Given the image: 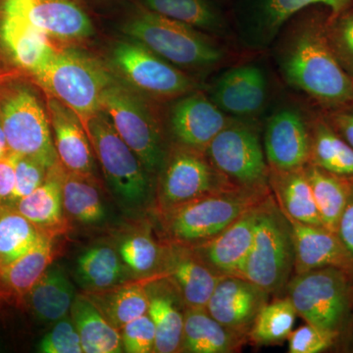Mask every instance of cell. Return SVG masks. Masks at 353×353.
<instances>
[{"instance_id":"cell-1","label":"cell","mask_w":353,"mask_h":353,"mask_svg":"<svg viewBox=\"0 0 353 353\" xmlns=\"http://www.w3.org/2000/svg\"><path fill=\"white\" fill-rule=\"evenodd\" d=\"M327 20L313 15L299 23L281 52L280 67L292 87L338 109L353 104V82L332 50Z\"/></svg>"},{"instance_id":"cell-2","label":"cell","mask_w":353,"mask_h":353,"mask_svg":"<svg viewBox=\"0 0 353 353\" xmlns=\"http://www.w3.org/2000/svg\"><path fill=\"white\" fill-rule=\"evenodd\" d=\"M269 189H239L210 194L159 213L167 241L194 246L224 231L271 194Z\"/></svg>"},{"instance_id":"cell-3","label":"cell","mask_w":353,"mask_h":353,"mask_svg":"<svg viewBox=\"0 0 353 353\" xmlns=\"http://www.w3.org/2000/svg\"><path fill=\"white\" fill-rule=\"evenodd\" d=\"M122 30L128 38L175 66L208 68L224 59V50L199 30L145 7L127 21Z\"/></svg>"},{"instance_id":"cell-4","label":"cell","mask_w":353,"mask_h":353,"mask_svg":"<svg viewBox=\"0 0 353 353\" xmlns=\"http://www.w3.org/2000/svg\"><path fill=\"white\" fill-rule=\"evenodd\" d=\"M294 270L292 225L271 194L260 205L243 278L271 296L285 292Z\"/></svg>"},{"instance_id":"cell-5","label":"cell","mask_w":353,"mask_h":353,"mask_svg":"<svg viewBox=\"0 0 353 353\" xmlns=\"http://www.w3.org/2000/svg\"><path fill=\"white\" fill-rule=\"evenodd\" d=\"M34 78L51 97L73 110L85 128L101 110L104 90L115 81L94 58L73 50L57 51Z\"/></svg>"},{"instance_id":"cell-6","label":"cell","mask_w":353,"mask_h":353,"mask_svg":"<svg viewBox=\"0 0 353 353\" xmlns=\"http://www.w3.org/2000/svg\"><path fill=\"white\" fill-rule=\"evenodd\" d=\"M85 130L111 192L125 208L141 209L152 199L150 173L101 110Z\"/></svg>"},{"instance_id":"cell-7","label":"cell","mask_w":353,"mask_h":353,"mask_svg":"<svg viewBox=\"0 0 353 353\" xmlns=\"http://www.w3.org/2000/svg\"><path fill=\"white\" fill-rule=\"evenodd\" d=\"M101 110L146 170L160 173L167 152L161 130L145 101L131 88L114 81L102 95Z\"/></svg>"},{"instance_id":"cell-8","label":"cell","mask_w":353,"mask_h":353,"mask_svg":"<svg viewBox=\"0 0 353 353\" xmlns=\"http://www.w3.org/2000/svg\"><path fill=\"white\" fill-rule=\"evenodd\" d=\"M285 292L297 315L307 324L339 334L350 312L348 272L326 267L294 275Z\"/></svg>"},{"instance_id":"cell-9","label":"cell","mask_w":353,"mask_h":353,"mask_svg":"<svg viewBox=\"0 0 353 353\" xmlns=\"http://www.w3.org/2000/svg\"><path fill=\"white\" fill-rule=\"evenodd\" d=\"M213 166L205 152L180 145L169 154L157 190L158 214L210 194L239 189Z\"/></svg>"},{"instance_id":"cell-10","label":"cell","mask_w":353,"mask_h":353,"mask_svg":"<svg viewBox=\"0 0 353 353\" xmlns=\"http://www.w3.org/2000/svg\"><path fill=\"white\" fill-rule=\"evenodd\" d=\"M0 123L10 152L31 157L48 169L60 163L50 120L31 90L21 88L9 94L2 103Z\"/></svg>"},{"instance_id":"cell-11","label":"cell","mask_w":353,"mask_h":353,"mask_svg":"<svg viewBox=\"0 0 353 353\" xmlns=\"http://www.w3.org/2000/svg\"><path fill=\"white\" fill-rule=\"evenodd\" d=\"M213 166L236 185L269 189L268 163L259 134L250 125L230 121L205 152Z\"/></svg>"},{"instance_id":"cell-12","label":"cell","mask_w":353,"mask_h":353,"mask_svg":"<svg viewBox=\"0 0 353 353\" xmlns=\"http://www.w3.org/2000/svg\"><path fill=\"white\" fill-rule=\"evenodd\" d=\"M111 61L132 87L153 97H176L196 87L175 65L132 39L115 44Z\"/></svg>"},{"instance_id":"cell-13","label":"cell","mask_w":353,"mask_h":353,"mask_svg":"<svg viewBox=\"0 0 353 353\" xmlns=\"http://www.w3.org/2000/svg\"><path fill=\"white\" fill-rule=\"evenodd\" d=\"M0 14L19 18L53 38L79 39L94 34L92 20L74 0H0Z\"/></svg>"},{"instance_id":"cell-14","label":"cell","mask_w":353,"mask_h":353,"mask_svg":"<svg viewBox=\"0 0 353 353\" xmlns=\"http://www.w3.org/2000/svg\"><path fill=\"white\" fill-rule=\"evenodd\" d=\"M157 275L169 281L187 308H206L221 276L190 245L165 241Z\"/></svg>"},{"instance_id":"cell-15","label":"cell","mask_w":353,"mask_h":353,"mask_svg":"<svg viewBox=\"0 0 353 353\" xmlns=\"http://www.w3.org/2000/svg\"><path fill=\"white\" fill-rule=\"evenodd\" d=\"M264 150L271 170H296L309 163L310 132L299 111L284 108L272 116L265 130Z\"/></svg>"},{"instance_id":"cell-16","label":"cell","mask_w":353,"mask_h":353,"mask_svg":"<svg viewBox=\"0 0 353 353\" xmlns=\"http://www.w3.org/2000/svg\"><path fill=\"white\" fill-rule=\"evenodd\" d=\"M270 294L245 278L224 276L218 281L206 309L209 314L227 328L245 334Z\"/></svg>"},{"instance_id":"cell-17","label":"cell","mask_w":353,"mask_h":353,"mask_svg":"<svg viewBox=\"0 0 353 353\" xmlns=\"http://www.w3.org/2000/svg\"><path fill=\"white\" fill-rule=\"evenodd\" d=\"M261 203L246 211L214 238L192 246L204 263L221 277L243 278Z\"/></svg>"},{"instance_id":"cell-18","label":"cell","mask_w":353,"mask_h":353,"mask_svg":"<svg viewBox=\"0 0 353 353\" xmlns=\"http://www.w3.org/2000/svg\"><path fill=\"white\" fill-rule=\"evenodd\" d=\"M268 83L263 70L254 64L228 70L211 88L210 99L228 115L252 117L264 108Z\"/></svg>"},{"instance_id":"cell-19","label":"cell","mask_w":353,"mask_h":353,"mask_svg":"<svg viewBox=\"0 0 353 353\" xmlns=\"http://www.w3.org/2000/svg\"><path fill=\"white\" fill-rule=\"evenodd\" d=\"M229 118L211 99L194 94L180 99L171 111L172 132L181 145L205 152L229 124Z\"/></svg>"},{"instance_id":"cell-20","label":"cell","mask_w":353,"mask_h":353,"mask_svg":"<svg viewBox=\"0 0 353 353\" xmlns=\"http://www.w3.org/2000/svg\"><path fill=\"white\" fill-rule=\"evenodd\" d=\"M48 110L60 164L74 173L94 175V148L82 120L54 97L48 101Z\"/></svg>"},{"instance_id":"cell-21","label":"cell","mask_w":353,"mask_h":353,"mask_svg":"<svg viewBox=\"0 0 353 353\" xmlns=\"http://www.w3.org/2000/svg\"><path fill=\"white\" fill-rule=\"evenodd\" d=\"M145 285L148 313L154 325L157 336L154 352H180L187 306L174 285L162 276H152L146 281Z\"/></svg>"},{"instance_id":"cell-22","label":"cell","mask_w":353,"mask_h":353,"mask_svg":"<svg viewBox=\"0 0 353 353\" xmlns=\"http://www.w3.org/2000/svg\"><path fill=\"white\" fill-rule=\"evenodd\" d=\"M294 246V275L336 267L353 271V263L338 236L326 228L289 220Z\"/></svg>"},{"instance_id":"cell-23","label":"cell","mask_w":353,"mask_h":353,"mask_svg":"<svg viewBox=\"0 0 353 353\" xmlns=\"http://www.w3.org/2000/svg\"><path fill=\"white\" fill-rule=\"evenodd\" d=\"M48 38L19 18L0 14V41L14 62L34 77L57 52Z\"/></svg>"},{"instance_id":"cell-24","label":"cell","mask_w":353,"mask_h":353,"mask_svg":"<svg viewBox=\"0 0 353 353\" xmlns=\"http://www.w3.org/2000/svg\"><path fill=\"white\" fill-rule=\"evenodd\" d=\"M61 170L60 163L51 168L48 178L38 189L14 206L39 231L53 236L69 230L62 199Z\"/></svg>"},{"instance_id":"cell-25","label":"cell","mask_w":353,"mask_h":353,"mask_svg":"<svg viewBox=\"0 0 353 353\" xmlns=\"http://www.w3.org/2000/svg\"><path fill=\"white\" fill-rule=\"evenodd\" d=\"M248 340L245 334L227 328L209 314L206 308H187L180 352L232 353Z\"/></svg>"},{"instance_id":"cell-26","label":"cell","mask_w":353,"mask_h":353,"mask_svg":"<svg viewBox=\"0 0 353 353\" xmlns=\"http://www.w3.org/2000/svg\"><path fill=\"white\" fill-rule=\"evenodd\" d=\"M269 187L279 208L289 220L322 226L312 189L303 168L271 170ZM323 227V226H322Z\"/></svg>"},{"instance_id":"cell-27","label":"cell","mask_w":353,"mask_h":353,"mask_svg":"<svg viewBox=\"0 0 353 353\" xmlns=\"http://www.w3.org/2000/svg\"><path fill=\"white\" fill-rule=\"evenodd\" d=\"M71 318L78 330L85 353H120V330L109 321L88 294H78L72 304Z\"/></svg>"},{"instance_id":"cell-28","label":"cell","mask_w":353,"mask_h":353,"mask_svg":"<svg viewBox=\"0 0 353 353\" xmlns=\"http://www.w3.org/2000/svg\"><path fill=\"white\" fill-rule=\"evenodd\" d=\"M54 239L43 233L38 243L12 263L0 269V294L23 301L52 264Z\"/></svg>"},{"instance_id":"cell-29","label":"cell","mask_w":353,"mask_h":353,"mask_svg":"<svg viewBox=\"0 0 353 353\" xmlns=\"http://www.w3.org/2000/svg\"><path fill=\"white\" fill-rule=\"evenodd\" d=\"M75 296V288L65 272L51 264L23 301L39 321L57 322L68 315Z\"/></svg>"},{"instance_id":"cell-30","label":"cell","mask_w":353,"mask_h":353,"mask_svg":"<svg viewBox=\"0 0 353 353\" xmlns=\"http://www.w3.org/2000/svg\"><path fill=\"white\" fill-rule=\"evenodd\" d=\"M324 6L331 17L341 15L353 7V0H257L255 27L259 41L268 43L297 13L312 6Z\"/></svg>"},{"instance_id":"cell-31","label":"cell","mask_w":353,"mask_h":353,"mask_svg":"<svg viewBox=\"0 0 353 353\" xmlns=\"http://www.w3.org/2000/svg\"><path fill=\"white\" fill-rule=\"evenodd\" d=\"M62 199L65 213L83 225L101 224L106 209L92 176L74 173L62 166Z\"/></svg>"},{"instance_id":"cell-32","label":"cell","mask_w":353,"mask_h":353,"mask_svg":"<svg viewBox=\"0 0 353 353\" xmlns=\"http://www.w3.org/2000/svg\"><path fill=\"white\" fill-rule=\"evenodd\" d=\"M128 267L111 246L88 248L77 261V278L88 292L111 289L127 281Z\"/></svg>"},{"instance_id":"cell-33","label":"cell","mask_w":353,"mask_h":353,"mask_svg":"<svg viewBox=\"0 0 353 353\" xmlns=\"http://www.w3.org/2000/svg\"><path fill=\"white\" fill-rule=\"evenodd\" d=\"M321 219L322 226L336 234L339 220L347 205L353 181L334 176L315 165L304 167Z\"/></svg>"},{"instance_id":"cell-34","label":"cell","mask_w":353,"mask_h":353,"mask_svg":"<svg viewBox=\"0 0 353 353\" xmlns=\"http://www.w3.org/2000/svg\"><path fill=\"white\" fill-rule=\"evenodd\" d=\"M90 299L117 329L146 314L148 296L145 282L123 283L99 292H88Z\"/></svg>"},{"instance_id":"cell-35","label":"cell","mask_w":353,"mask_h":353,"mask_svg":"<svg viewBox=\"0 0 353 353\" xmlns=\"http://www.w3.org/2000/svg\"><path fill=\"white\" fill-rule=\"evenodd\" d=\"M311 136L310 161L334 176L353 181V148L334 128L318 121Z\"/></svg>"},{"instance_id":"cell-36","label":"cell","mask_w":353,"mask_h":353,"mask_svg":"<svg viewBox=\"0 0 353 353\" xmlns=\"http://www.w3.org/2000/svg\"><path fill=\"white\" fill-rule=\"evenodd\" d=\"M145 8L199 31L221 34L227 22L211 0H143Z\"/></svg>"},{"instance_id":"cell-37","label":"cell","mask_w":353,"mask_h":353,"mask_svg":"<svg viewBox=\"0 0 353 353\" xmlns=\"http://www.w3.org/2000/svg\"><path fill=\"white\" fill-rule=\"evenodd\" d=\"M43 232L14 208L0 206V269L38 243Z\"/></svg>"},{"instance_id":"cell-38","label":"cell","mask_w":353,"mask_h":353,"mask_svg":"<svg viewBox=\"0 0 353 353\" xmlns=\"http://www.w3.org/2000/svg\"><path fill=\"white\" fill-rule=\"evenodd\" d=\"M297 313L289 297H281L265 304L248 333L255 345H267L288 340L294 328Z\"/></svg>"},{"instance_id":"cell-39","label":"cell","mask_w":353,"mask_h":353,"mask_svg":"<svg viewBox=\"0 0 353 353\" xmlns=\"http://www.w3.org/2000/svg\"><path fill=\"white\" fill-rule=\"evenodd\" d=\"M163 243L160 245L150 234H134L121 243L119 254L129 270L136 275H157L161 263Z\"/></svg>"},{"instance_id":"cell-40","label":"cell","mask_w":353,"mask_h":353,"mask_svg":"<svg viewBox=\"0 0 353 353\" xmlns=\"http://www.w3.org/2000/svg\"><path fill=\"white\" fill-rule=\"evenodd\" d=\"M327 34L334 55L353 82V7L336 17L329 16Z\"/></svg>"},{"instance_id":"cell-41","label":"cell","mask_w":353,"mask_h":353,"mask_svg":"<svg viewBox=\"0 0 353 353\" xmlns=\"http://www.w3.org/2000/svg\"><path fill=\"white\" fill-rule=\"evenodd\" d=\"M13 153V152H12ZM15 185L6 206L14 208L18 201L38 189L48 178L50 169L37 160L14 153Z\"/></svg>"},{"instance_id":"cell-42","label":"cell","mask_w":353,"mask_h":353,"mask_svg":"<svg viewBox=\"0 0 353 353\" xmlns=\"http://www.w3.org/2000/svg\"><path fill=\"white\" fill-rule=\"evenodd\" d=\"M38 352L41 353H83L82 343L72 318L65 316L41 339Z\"/></svg>"},{"instance_id":"cell-43","label":"cell","mask_w":353,"mask_h":353,"mask_svg":"<svg viewBox=\"0 0 353 353\" xmlns=\"http://www.w3.org/2000/svg\"><path fill=\"white\" fill-rule=\"evenodd\" d=\"M123 350L128 353H150L155 350V328L148 313L120 329Z\"/></svg>"},{"instance_id":"cell-44","label":"cell","mask_w":353,"mask_h":353,"mask_svg":"<svg viewBox=\"0 0 353 353\" xmlns=\"http://www.w3.org/2000/svg\"><path fill=\"white\" fill-rule=\"evenodd\" d=\"M338 333L307 324L292 331L289 341L290 353H319L331 347Z\"/></svg>"},{"instance_id":"cell-45","label":"cell","mask_w":353,"mask_h":353,"mask_svg":"<svg viewBox=\"0 0 353 353\" xmlns=\"http://www.w3.org/2000/svg\"><path fill=\"white\" fill-rule=\"evenodd\" d=\"M336 234L353 263V183L347 205L339 220Z\"/></svg>"},{"instance_id":"cell-46","label":"cell","mask_w":353,"mask_h":353,"mask_svg":"<svg viewBox=\"0 0 353 353\" xmlns=\"http://www.w3.org/2000/svg\"><path fill=\"white\" fill-rule=\"evenodd\" d=\"M15 185L14 153L9 152L0 160V206L6 205Z\"/></svg>"},{"instance_id":"cell-47","label":"cell","mask_w":353,"mask_h":353,"mask_svg":"<svg viewBox=\"0 0 353 353\" xmlns=\"http://www.w3.org/2000/svg\"><path fill=\"white\" fill-rule=\"evenodd\" d=\"M334 110L330 125L353 148V104Z\"/></svg>"},{"instance_id":"cell-48","label":"cell","mask_w":353,"mask_h":353,"mask_svg":"<svg viewBox=\"0 0 353 353\" xmlns=\"http://www.w3.org/2000/svg\"><path fill=\"white\" fill-rule=\"evenodd\" d=\"M9 152H10V150H9L8 145H7L6 134H4L3 128H2L1 123H0V160L6 157Z\"/></svg>"},{"instance_id":"cell-49","label":"cell","mask_w":353,"mask_h":353,"mask_svg":"<svg viewBox=\"0 0 353 353\" xmlns=\"http://www.w3.org/2000/svg\"><path fill=\"white\" fill-rule=\"evenodd\" d=\"M114 1H116V0H114ZM117 1H119V0H117Z\"/></svg>"},{"instance_id":"cell-50","label":"cell","mask_w":353,"mask_h":353,"mask_svg":"<svg viewBox=\"0 0 353 353\" xmlns=\"http://www.w3.org/2000/svg\"><path fill=\"white\" fill-rule=\"evenodd\" d=\"M219 1H220V0H219Z\"/></svg>"}]
</instances>
